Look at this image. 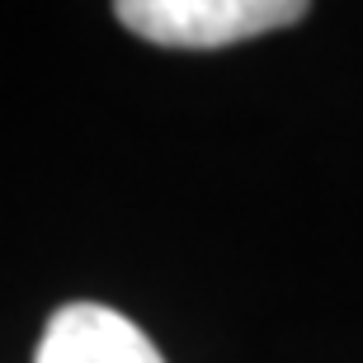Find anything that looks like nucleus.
Listing matches in <instances>:
<instances>
[{"label":"nucleus","mask_w":363,"mask_h":363,"mask_svg":"<svg viewBox=\"0 0 363 363\" xmlns=\"http://www.w3.org/2000/svg\"><path fill=\"white\" fill-rule=\"evenodd\" d=\"M113 14L147 43L208 52L297 24L307 5L302 0H123L113 5Z\"/></svg>","instance_id":"nucleus-1"},{"label":"nucleus","mask_w":363,"mask_h":363,"mask_svg":"<svg viewBox=\"0 0 363 363\" xmlns=\"http://www.w3.org/2000/svg\"><path fill=\"white\" fill-rule=\"evenodd\" d=\"M33 363H165L128 316L99 302H71L48 321Z\"/></svg>","instance_id":"nucleus-2"}]
</instances>
